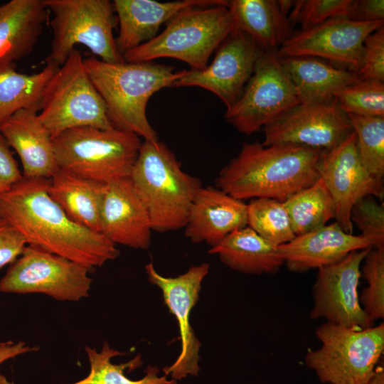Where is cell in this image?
<instances>
[{"label": "cell", "mask_w": 384, "mask_h": 384, "mask_svg": "<svg viewBox=\"0 0 384 384\" xmlns=\"http://www.w3.org/2000/svg\"><path fill=\"white\" fill-rule=\"evenodd\" d=\"M58 68L46 64L40 72L27 75L18 72L15 63L0 64V129L17 112L40 110L44 87Z\"/></svg>", "instance_id": "83f0119b"}, {"label": "cell", "mask_w": 384, "mask_h": 384, "mask_svg": "<svg viewBox=\"0 0 384 384\" xmlns=\"http://www.w3.org/2000/svg\"><path fill=\"white\" fill-rule=\"evenodd\" d=\"M295 235L320 228L335 218L332 196L321 178L284 201Z\"/></svg>", "instance_id": "f546056e"}, {"label": "cell", "mask_w": 384, "mask_h": 384, "mask_svg": "<svg viewBox=\"0 0 384 384\" xmlns=\"http://www.w3.org/2000/svg\"><path fill=\"white\" fill-rule=\"evenodd\" d=\"M352 224L361 232V235L371 248L384 250V206L374 197L366 196L357 201L351 210Z\"/></svg>", "instance_id": "d590c367"}, {"label": "cell", "mask_w": 384, "mask_h": 384, "mask_svg": "<svg viewBox=\"0 0 384 384\" xmlns=\"http://www.w3.org/2000/svg\"><path fill=\"white\" fill-rule=\"evenodd\" d=\"M366 384H384V367L383 364L376 366L374 373Z\"/></svg>", "instance_id": "b9f144b4"}, {"label": "cell", "mask_w": 384, "mask_h": 384, "mask_svg": "<svg viewBox=\"0 0 384 384\" xmlns=\"http://www.w3.org/2000/svg\"><path fill=\"white\" fill-rule=\"evenodd\" d=\"M36 346H30L24 341H19L16 343L13 341H5L0 343V365L9 359H11L17 356L25 353L36 351ZM0 384H14L9 381L4 375L0 373Z\"/></svg>", "instance_id": "60d3db41"}, {"label": "cell", "mask_w": 384, "mask_h": 384, "mask_svg": "<svg viewBox=\"0 0 384 384\" xmlns=\"http://www.w3.org/2000/svg\"><path fill=\"white\" fill-rule=\"evenodd\" d=\"M369 247L365 238L346 233L334 222L296 235L278 246V252L289 270L302 273L336 263L353 251Z\"/></svg>", "instance_id": "ffe728a7"}, {"label": "cell", "mask_w": 384, "mask_h": 384, "mask_svg": "<svg viewBox=\"0 0 384 384\" xmlns=\"http://www.w3.org/2000/svg\"><path fill=\"white\" fill-rule=\"evenodd\" d=\"M23 178L17 161L6 141L0 134V196Z\"/></svg>", "instance_id": "f35d334b"}, {"label": "cell", "mask_w": 384, "mask_h": 384, "mask_svg": "<svg viewBox=\"0 0 384 384\" xmlns=\"http://www.w3.org/2000/svg\"><path fill=\"white\" fill-rule=\"evenodd\" d=\"M279 60L302 104L329 100L340 89L359 78L354 72L336 68L315 57H286Z\"/></svg>", "instance_id": "d4e9b609"}, {"label": "cell", "mask_w": 384, "mask_h": 384, "mask_svg": "<svg viewBox=\"0 0 384 384\" xmlns=\"http://www.w3.org/2000/svg\"><path fill=\"white\" fill-rule=\"evenodd\" d=\"M300 103L277 52H263L242 95L226 110L225 118L238 132L250 135Z\"/></svg>", "instance_id": "8fae6325"}, {"label": "cell", "mask_w": 384, "mask_h": 384, "mask_svg": "<svg viewBox=\"0 0 384 384\" xmlns=\"http://www.w3.org/2000/svg\"><path fill=\"white\" fill-rule=\"evenodd\" d=\"M383 23L334 18L292 34L277 55L279 58L310 56L326 59L356 73L361 65L365 40Z\"/></svg>", "instance_id": "5bb4252c"}, {"label": "cell", "mask_w": 384, "mask_h": 384, "mask_svg": "<svg viewBox=\"0 0 384 384\" xmlns=\"http://www.w3.org/2000/svg\"><path fill=\"white\" fill-rule=\"evenodd\" d=\"M90 272L83 265L28 245L0 279V292L41 293L77 302L89 296Z\"/></svg>", "instance_id": "30bf717a"}, {"label": "cell", "mask_w": 384, "mask_h": 384, "mask_svg": "<svg viewBox=\"0 0 384 384\" xmlns=\"http://www.w3.org/2000/svg\"><path fill=\"white\" fill-rule=\"evenodd\" d=\"M247 226L277 247L296 236L284 202L272 198H255L247 204Z\"/></svg>", "instance_id": "4dcf8cb0"}, {"label": "cell", "mask_w": 384, "mask_h": 384, "mask_svg": "<svg viewBox=\"0 0 384 384\" xmlns=\"http://www.w3.org/2000/svg\"><path fill=\"white\" fill-rule=\"evenodd\" d=\"M235 27L264 52H277L292 36V25L275 0L228 1Z\"/></svg>", "instance_id": "cb8c5ba5"}, {"label": "cell", "mask_w": 384, "mask_h": 384, "mask_svg": "<svg viewBox=\"0 0 384 384\" xmlns=\"http://www.w3.org/2000/svg\"><path fill=\"white\" fill-rule=\"evenodd\" d=\"M53 17V38L49 55L44 63L61 66L78 44L84 45L98 57L110 63L124 62L113 35L114 7L109 0H43Z\"/></svg>", "instance_id": "52a82bcc"}, {"label": "cell", "mask_w": 384, "mask_h": 384, "mask_svg": "<svg viewBox=\"0 0 384 384\" xmlns=\"http://www.w3.org/2000/svg\"><path fill=\"white\" fill-rule=\"evenodd\" d=\"M278 6L282 14L288 16V14L290 12L294 1L291 0H279L277 1Z\"/></svg>", "instance_id": "7bdbcfd3"}, {"label": "cell", "mask_w": 384, "mask_h": 384, "mask_svg": "<svg viewBox=\"0 0 384 384\" xmlns=\"http://www.w3.org/2000/svg\"><path fill=\"white\" fill-rule=\"evenodd\" d=\"M48 11L43 0H11L0 5V64L15 63L32 52Z\"/></svg>", "instance_id": "603a6c76"}, {"label": "cell", "mask_w": 384, "mask_h": 384, "mask_svg": "<svg viewBox=\"0 0 384 384\" xmlns=\"http://www.w3.org/2000/svg\"><path fill=\"white\" fill-rule=\"evenodd\" d=\"M315 334L321 346L308 351L305 363L321 383L368 382L383 353V323L365 329H353L326 322L317 328Z\"/></svg>", "instance_id": "ba28073f"}, {"label": "cell", "mask_w": 384, "mask_h": 384, "mask_svg": "<svg viewBox=\"0 0 384 384\" xmlns=\"http://www.w3.org/2000/svg\"><path fill=\"white\" fill-rule=\"evenodd\" d=\"M149 280L161 291L169 311L178 322L181 352L174 363L163 368L164 375L181 380L188 375L196 376L200 370L201 343L191 326V313L198 301L201 283L209 271V265H193L184 273L169 277L160 274L152 263L145 266Z\"/></svg>", "instance_id": "2e32d148"}, {"label": "cell", "mask_w": 384, "mask_h": 384, "mask_svg": "<svg viewBox=\"0 0 384 384\" xmlns=\"http://www.w3.org/2000/svg\"><path fill=\"white\" fill-rule=\"evenodd\" d=\"M26 245L23 235L0 216V270L14 262Z\"/></svg>", "instance_id": "74e56055"}, {"label": "cell", "mask_w": 384, "mask_h": 384, "mask_svg": "<svg viewBox=\"0 0 384 384\" xmlns=\"http://www.w3.org/2000/svg\"><path fill=\"white\" fill-rule=\"evenodd\" d=\"M234 28L226 6L188 8L171 18L163 32L127 52L123 58L134 63L171 58L185 62L192 70H201Z\"/></svg>", "instance_id": "5b68a950"}, {"label": "cell", "mask_w": 384, "mask_h": 384, "mask_svg": "<svg viewBox=\"0 0 384 384\" xmlns=\"http://www.w3.org/2000/svg\"><path fill=\"white\" fill-rule=\"evenodd\" d=\"M59 169L102 183L130 177L142 145L137 134L82 127L53 137Z\"/></svg>", "instance_id": "8992f818"}, {"label": "cell", "mask_w": 384, "mask_h": 384, "mask_svg": "<svg viewBox=\"0 0 384 384\" xmlns=\"http://www.w3.org/2000/svg\"><path fill=\"white\" fill-rule=\"evenodd\" d=\"M119 30L116 40L123 56L127 52L156 36L160 26L178 12L191 7L226 6L225 0H179L159 2L154 0H114Z\"/></svg>", "instance_id": "44dd1931"}, {"label": "cell", "mask_w": 384, "mask_h": 384, "mask_svg": "<svg viewBox=\"0 0 384 384\" xmlns=\"http://www.w3.org/2000/svg\"><path fill=\"white\" fill-rule=\"evenodd\" d=\"M209 253L217 255L230 268L247 274H274L284 265L278 247L248 226L229 234Z\"/></svg>", "instance_id": "4316f807"}, {"label": "cell", "mask_w": 384, "mask_h": 384, "mask_svg": "<svg viewBox=\"0 0 384 384\" xmlns=\"http://www.w3.org/2000/svg\"><path fill=\"white\" fill-rule=\"evenodd\" d=\"M356 74L360 79L384 81L383 26L365 40L361 65Z\"/></svg>", "instance_id": "8d00e7d4"}, {"label": "cell", "mask_w": 384, "mask_h": 384, "mask_svg": "<svg viewBox=\"0 0 384 384\" xmlns=\"http://www.w3.org/2000/svg\"><path fill=\"white\" fill-rule=\"evenodd\" d=\"M363 260L362 273L368 286L362 290L359 300L374 322L384 317V250L370 248Z\"/></svg>", "instance_id": "836d02e7"}, {"label": "cell", "mask_w": 384, "mask_h": 384, "mask_svg": "<svg viewBox=\"0 0 384 384\" xmlns=\"http://www.w3.org/2000/svg\"><path fill=\"white\" fill-rule=\"evenodd\" d=\"M130 178L147 208L153 230L164 233L184 228L202 184L183 171L164 143H142Z\"/></svg>", "instance_id": "277c9868"}, {"label": "cell", "mask_w": 384, "mask_h": 384, "mask_svg": "<svg viewBox=\"0 0 384 384\" xmlns=\"http://www.w3.org/2000/svg\"><path fill=\"white\" fill-rule=\"evenodd\" d=\"M247 226V204L217 187L203 186L191 203L184 226L193 243L216 245L231 233Z\"/></svg>", "instance_id": "d6986e66"}, {"label": "cell", "mask_w": 384, "mask_h": 384, "mask_svg": "<svg viewBox=\"0 0 384 384\" xmlns=\"http://www.w3.org/2000/svg\"><path fill=\"white\" fill-rule=\"evenodd\" d=\"M352 0L294 1L288 19L299 23L302 30L319 25L329 19L346 17Z\"/></svg>", "instance_id": "e575fe53"}, {"label": "cell", "mask_w": 384, "mask_h": 384, "mask_svg": "<svg viewBox=\"0 0 384 384\" xmlns=\"http://www.w3.org/2000/svg\"><path fill=\"white\" fill-rule=\"evenodd\" d=\"M263 52L235 27L217 48L210 65L201 70H186L171 87L203 88L218 96L228 110L240 99Z\"/></svg>", "instance_id": "e0dca14e"}, {"label": "cell", "mask_w": 384, "mask_h": 384, "mask_svg": "<svg viewBox=\"0 0 384 384\" xmlns=\"http://www.w3.org/2000/svg\"><path fill=\"white\" fill-rule=\"evenodd\" d=\"M90 365L89 374L83 379L70 384H178L176 380H168L166 375L159 376V370L155 366H148L145 375L139 380H131L124 374L126 369L133 370L142 364V358L138 353L134 358L122 364H114L111 359L121 353L110 347L105 341L102 350L85 347Z\"/></svg>", "instance_id": "f1b7e54d"}, {"label": "cell", "mask_w": 384, "mask_h": 384, "mask_svg": "<svg viewBox=\"0 0 384 384\" xmlns=\"http://www.w3.org/2000/svg\"><path fill=\"white\" fill-rule=\"evenodd\" d=\"M370 248L353 251L342 260L318 269L313 287L311 319H324L326 322L353 329L373 326L358 292L360 267Z\"/></svg>", "instance_id": "7c38bea8"}, {"label": "cell", "mask_w": 384, "mask_h": 384, "mask_svg": "<svg viewBox=\"0 0 384 384\" xmlns=\"http://www.w3.org/2000/svg\"><path fill=\"white\" fill-rule=\"evenodd\" d=\"M356 133L361 162L378 180L384 176V117L347 114Z\"/></svg>", "instance_id": "1f68e13d"}, {"label": "cell", "mask_w": 384, "mask_h": 384, "mask_svg": "<svg viewBox=\"0 0 384 384\" xmlns=\"http://www.w3.org/2000/svg\"><path fill=\"white\" fill-rule=\"evenodd\" d=\"M323 151L294 144L244 143L220 170L215 187L241 201L265 198L284 202L319 178Z\"/></svg>", "instance_id": "7a4b0ae2"}, {"label": "cell", "mask_w": 384, "mask_h": 384, "mask_svg": "<svg viewBox=\"0 0 384 384\" xmlns=\"http://www.w3.org/2000/svg\"><path fill=\"white\" fill-rule=\"evenodd\" d=\"M152 231L147 208L130 177L105 183L100 233L114 245L146 250Z\"/></svg>", "instance_id": "ac0fdd59"}, {"label": "cell", "mask_w": 384, "mask_h": 384, "mask_svg": "<svg viewBox=\"0 0 384 384\" xmlns=\"http://www.w3.org/2000/svg\"><path fill=\"white\" fill-rule=\"evenodd\" d=\"M38 111L33 107L16 112L2 125L0 134L20 158L24 178L49 179L59 167L53 137Z\"/></svg>", "instance_id": "7402d4cb"}, {"label": "cell", "mask_w": 384, "mask_h": 384, "mask_svg": "<svg viewBox=\"0 0 384 384\" xmlns=\"http://www.w3.org/2000/svg\"><path fill=\"white\" fill-rule=\"evenodd\" d=\"M83 63L114 127L144 141H159L146 117L148 101L157 91L171 87L186 70L174 71V67L152 61L110 63L92 57Z\"/></svg>", "instance_id": "3957f363"}, {"label": "cell", "mask_w": 384, "mask_h": 384, "mask_svg": "<svg viewBox=\"0 0 384 384\" xmlns=\"http://www.w3.org/2000/svg\"><path fill=\"white\" fill-rule=\"evenodd\" d=\"M105 186V183L59 169L49 178L48 193L72 220L100 233V213Z\"/></svg>", "instance_id": "484cf974"}, {"label": "cell", "mask_w": 384, "mask_h": 384, "mask_svg": "<svg viewBox=\"0 0 384 384\" xmlns=\"http://www.w3.org/2000/svg\"><path fill=\"white\" fill-rule=\"evenodd\" d=\"M346 18L361 22L384 21V1H352Z\"/></svg>", "instance_id": "ab89813d"}, {"label": "cell", "mask_w": 384, "mask_h": 384, "mask_svg": "<svg viewBox=\"0 0 384 384\" xmlns=\"http://www.w3.org/2000/svg\"><path fill=\"white\" fill-rule=\"evenodd\" d=\"M38 117L52 137L76 127L114 128L78 50L70 53L46 85Z\"/></svg>", "instance_id": "9c48e42d"}, {"label": "cell", "mask_w": 384, "mask_h": 384, "mask_svg": "<svg viewBox=\"0 0 384 384\" xmlns=\"http://www.w3.org/2000/svg\"><path fill=\"white\" fill-rule=\"evenodd\" d=\"M334 97L346 114L384 117V82L360 79L337 91Z\"/></svg>", "instance_id": "d6a6232c"}, {"label": "cell", "mask_w": 384, "mask_h": 384, "mask_svg": "<svg viewBox=\"0 0 384 384\" xmlns=\"http://www.w3.org/2000/svg\"><path fill=\"white\" fill-rule=\"evenodd\" d=\"M49 179L23 176L0 196V216L27 245L85 265L92 271L116 259V245L100 233L72 220L51 198Z\"/></svg>", "instance_id": "6da1fadb"}, {"label": "cell", "mask_w": 384, "mask_h": 384, "mask_svg": "<svg viewBox=\"0 0 384 384\" xmlns=\"http://www.w3.org/2000/svg\"><path fill=\"white\" fill-rule=\"evenodd\" d=\"M318 171L334 200L336 222L353 234L350 214L355 203L366 196L382 200L384 196L383 181L372 176L361 162L353 130L336 146L323 151Z\"/></svg>", "instance_id": "9a60e30c"}, {"label": "cell", "mask_w": 384, "mask_h": 384, "mask_svg": "<svg viewBox=\"0 0 384 384\" xmlns=\"http://www.w3.org/2000/svg\"><path fill=\"white\" fill-rule=\"evenodd\" d=\"M264 146L294 144L326 151L353 129L337 100L302 104L291 108L262 129Z\"/></svg>", "instance_id": "4fadbf2b"}]
</instances>
